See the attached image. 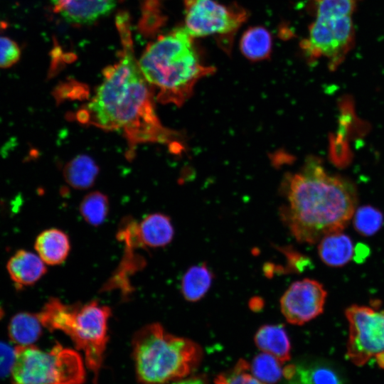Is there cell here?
<instances>
[{"label":"cell","mask_w":384,"mask_h":384,"mask_svg":"<svg viewBox=\"0 0 384 384\" xmlns=\"http://www.w3.org/2000/svg\"><path fill=\"white\" fill-rule=\"evenodd\" d=\"M122 50L118 61L105 68L92 98L76 114L78 122L107 131H122L131 147L146 142L183 148L178 133L168 129L154 107V90L144 77L133 50L129 17L116 20Z\"/></svg>","instance_id":"1"},{"label":"cell","mask_w":384,"mask_h":384,"mask_svg":"<svg viewBox=\"0 0 384 384\" xmlns=\"http://www.w3.org/2000/svg\"><path fill=\"white\" fill-rule=\"evenodd\" d=\"M282 190L286 198L282 219L300 242L314 244L326 235L341 232L356 210L353 184L329 174L316 157L307 159L298 172L288 174Z\"/></svg>","instance_id":"2"},{"label":"cell","mask_w":384,"mask_h":384,"mask_svg":"<svg viewBox=\"0 0 384 384\" xmlns=\"http://www.w3.org/2000/svg\"><path fill=\"white\" fill-rule=\"evenodd\" d=\"M140 70L156 100L181 106L191 96L196 83L213 75L197 50L194 38L185 26L173 29L150 43L138 60Z\"/></svg>","instance_id":"3"},{"label":"cell","mask_w":384,"mask_h":384,"mask_svg":"<svg viewBox=\"0 0 384 384\" xmlns=\"http://www.w3.org/2000/svg\"><path fill=\"white\" fill-rule=\"evenodd\" d=\"M132 348L137 376L143 384H166L181 379L194 370L202 355L197 343L166 332L159 324L136 332Z\"/></svg>","instance_id":"4"},{"label":"cell","mask_w":384,"mask_h":384,"mask_svg":"<svg viewBox=\"0 0 384 384\" xmlns=\"http://www.w3.org/2000/svg\"><path fill=\"white\" fill-rule=\"evenodd\" d=\"M38 315L43 326L64 332L83 352L85 364L93 373L96 383L108 339L110 309L95 301L67 305L51 299Z\"/></svg>","instance_id":"5"},{"label":"cell","mask_w":384,"mask_h":384,"mask_svg":"<svg viewBox=\"0 0 384 384\" xmlns=\"http://www.w3.org/2000/svg\"><path fill=\"white\" fill-rule=\"evenodd\" d=\"M315 18L308 36L299 43L310 63L327 60L328 68L335 70L355 45L353 14L356 0H309Z\"/></svg>","instance_id":"6"},{"label":"cell","mask_w":384,"mask_h":384,"mask_svg":"<svg viewBox=\"0 0 384 384\" xmlns=\"http://www.w3.org/2000/svg\"><path fill=\"white\" fill-rule=\"evenodd\" d=\"M11 370L12 384H82L85 378L82 357L55 345L48 351L34 345L16 346Z\"/></svg>","instance_id":"7"},{"label":"cell","mask_w":384,"mask_h":384,"mask_svg":"<svg viewBox=\"0 0 384 384\" xmlns=\"http://www.w3.org/2000/svg\"><path fill=\"white\" fill-rule=\"evenodd\" d=\"M185 28L195 38L214 36L228 53L235 34L248 18L247 11L237 4L216 0H184Z\"/></svg>","instance_id":"8"},{"label":"cell","mask_w":384,"mask_h":384,"mask_svg":"<svg viewBox=\"0 0 384 384\" xmlns=\"http://www.w3.org/2000/svg\"><path fill=\"white\" fill-rule=\"evenodd\" d=\"M345 315L349 326L348 358L356 366L375 358L384 368V310L354 304Z\"/></svg>","instance_id":"9"},{"label":"cell","mask_w":384,"mask_h":384,"mask_svg":"<svg viewBox=\"0 0 384 384\" xmlns=\"http://www.w3.org/2000/svg\"><path fill=\"white\" fill-rule=\"evenodd\" d=\"M326 295L324 286L316 280L296 281L280 299L281 311L289 323L302 325L323 312Z\"/></svg>","instance_id":"10"},{"label":"cell","mask_w":384,"mask_h":384,"mask_svg":"<svg viewBox=\"0 0 384 384\" xmlns=\"http://www.w3.org/2000/svg\"><path fill=\"white\" fill-rule=\"evenodd\" d=\"M284 384H347L343 373L327 361H313L284 368Z\"/></svg>","instance_id":"11"},{"label":"cell","mask_w":384,"mask_h":384,"mask_svg":"<svg viewBox=\"0 0 384 384\" xmlns=\"http://www.w3.org/2000/svg\"><path fill=\"white\" fill-rule=\"evenodd\" d=\"M54 11L67 22L77 25L90 24L109 14L117 0H49Z\"/></svg>","instance_id":"12"},{"label":"cell","mask_w":384,"mask_h":384,"mask_svg":"<svg viewBox=\"0 0 384 384\" xmlns=\"http://www.w3.org/2000/svg\"><path fill=\"white\" fill-rule=\"evenodd\" d=\"M7 270L11 279L19 287L35 284L46 272L45 262L39 255L23 250L10 258Z\"/></svg>","instance_id":"13"},{"label":"cell","mask_w":384,"mask_h":384,"mask_svg":"<svg viewBox=\"0 0 384 384\" xmlns=\"http://www.w3.org/2000/svg\"><path fill=\"white\" fill-rule=\"evenodd\" d=\"M135 228L147 248H156L168 245L174 234L170 218L159 213L147 215L139 223L136 221Z\"/></svg>","instance_id":"14"},{"label":"cell","mask_w":384,"mask_h":384,"mask_svg":"<svg viewBox=\"0 0 384 384\" xmlns=\"http://www.w3.org/2000/svg\"><path fill=\"white\" fill-rule=\"evenodd\" d=\"M35 249L45 263L57 265L63 263L67 258L70 245L69 238L64 232L51 228L38 235Z\"/></svg>","instance_id":"15"},{"label":"cell","mask_w":384,"mask_h":384,"mask_svg":"<svg viewBox=\"0 0 384 384\" xmlns=\"http://www.w3.org/2000/svg\"><path fill=\"white\" fill-rule=\"evenodd\" d=\"M353 252L351 239L341 232L326 235L319 241V257L329 267H343L351 260Z\"/></svg>","instance_id":"16"},{"label":"cell","mask_w":384,"mask_h":384,"mask_svg":"<svg viewBox=\"0 0 384 384\" xmlns=\"http://www.w3.org/2000/svg\"><path fill=\"white\" fill-rule=\"evenodd\" d=\"M254 341L259 349L272 355L282 363L290 359V341L282 325L262 326L256 332Z\"/></svg>","instance_id":"17"},{"label":"cell","mask_w":384,"mask_h":384,"mask_svg":"<svg viewBox=\"0 0 384 384\" xmlns=\"http://www.w3.org/2000/svg\"><path fill=\"white\" fill-rule=\"evenodd\" d=\"M240 50L249 60L256 62L270 58L272 50L271 33L261 26L248 28L240 40Z\"/></svg>","instance_id":"18"},{"label":"cell","mask_w":384,"mask_h":384,"mask_svg":"<svg viewBox=\"0 0 384 384\" xmlns=\"http://www.w3.org/2000/svg\"><path fill=\"white\" fill-rule=\"evenodd\" d=\"M213 279V274L206 263H201L190 267L183 276L181 290L186 300L198 302L209 290Z\"/></svg>","instance_id":"19"},{"label":"cell","mask_w":384,"mask_h":384,"mask_svg":"<svg viewBox=\"0 0 384 384\" xmlns=\"http://www.w3.org/2000/svg\"><path fill=\"white\" fill-rule=\"evenodd\" d=\"M42 324L38 314L21 312L14 315L9 325V336L17 346L33 345L41 335Z\"/></svg>","instance_id":"20"},{"label":"cell","mask_w":384,"mask_h":384,"mask_svg":"<svg viewBox=\"0 0 384 384\" xmlns=\"http://www.w3.org/2000/svg\"><path fill=\"white\" fill-rule=\"evenodd\" d=\"M98 172L99 168L95 161L85 154L78 155L70 160L63 170L66 182L78 189H85L92 186Z\"/></svg>","instance_id":"21"},{"label":"cell","mask_w":384,"mask_h":384,"mask_svg":"<svg viewBox=\"0 0 384 384\" xmlns=\"http://www.w3.org/2000/svg\"><path fill=\"white\" fill-rule=\"evenodd\" d=\"M282 362L271 354L262 353L257 355L249 368L252 374L265 384H274L284 376Z\"/></svg>","instance_id":"22"},{"label":"cell","mask_w":384,"mask_h":384,"mask_svg":"<svg viewBox=\"0 0 384 384\" xmlns=\"http://www.w3.org/2000/svg\"><path fill=\"white\" fill-rule=\"evenodd\" d=\"M80 211L89 224L98 226L105 220L109 211V201L107 197L98 191L92 192L84 197L80 206Z\"/></svg>","instance_id":"23"},{"label":"cell","mask_w":384,"mask_h":384,"mask_svg":"<svg viewBox=\"0 0 384 384\" xmlns=\"http://www.w3.org/2000/svg\"><path fill=\"white\" fill-rule=\"evenodd\" d=\"M383 223L382 213L370 206L360 207L354 214V228L358 233L365 236L376 233L382 227Z\"/></svg>","instance_id":"24"},{"label":"cell","mask_w":384,"mask_h":384,"mask_svg":"<svg viewBox=\"0 0 384 384\" xmlns=\"http://www.w3.org/2000/svg\"><path fill=\"white\" fill-rule=\"evenodd\" d=\"M249 365L240 361L233 370L220 374L215 378V384H265L248 372Z\"/></svg>","instance_id":"25"},{"label":"cell","mask_w":384,"mask_h":384,"mask_svg":"<svg viewBox=\"0 0 384 384\" xmlns=\"http://www.w3.org/2000/svg\"><path fill=\"white\" fill-rule=\"evenodd\" d=\"M20 57L21 49L17 43L8 37L0 36V68L11 67Z\"/></svg>","instance_id":"26"},{"label":"cell","mask_w":384,"mask_h":384,"mask_svg":"<svg viewBox=\"0 0 384 384\" xmlns=\"http://www.w3.org/2000/svg\"><path fill=\"white\" fill-rule=\"evenodd\" d=\"M16 351L8 344L0 342V378L11 373L15 360Z\"/></svg>","instance_id":"27"},{"label":"cell","mask_w":384,"mask_h":384,"mask_svg":"<svg viewBox=\"0 0 384 384\" xmlns=\"http://www.w3.org/2000/svg\"><path fill=\"white\" fill-rule=\"evenodd\" d=\"M174 384H205L204 381L200 378H191L180 382L175 383Z\"/></svg>","instance_id":"28"}]
</instances>
